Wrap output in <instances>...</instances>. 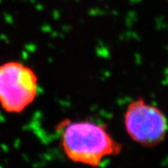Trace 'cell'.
Here are the masks:
<instances>
[{"label": "cell", "mask_w": 168, "mask_h": 168, "mask_svg": "<svg viewBox=\"0 0 168 168\" xmlns=\"http://www.w3.org/2000/svg\"><path fill=\"white\" fill-rule=\"evenodd\" d=\"M60 145L65 156L74 163L100 167L109 157L122 151V145L105 124L92 120H62L57 125Z\"/></svg>", "instance_id": "cell-1"}, {"label": "cell", "mask_w": 168, "mask_h": 168, "mask_svg": "<svg viewBox=\"0 0 168 168\" xmlns=\"http://www.w3.org/2000/svg\"><path fill=\"white\" fill-rule=\"evenodd\" d=\"M39 93V78L31 67L17 60L0 64V107L20 114L31 106Z\"/></svg>", "instance_id": "cell-2"}, {"label": "cell", "mask_w": 168, "mask_h": 168, "mask_svg": "<svg viewBox=\"0 0 168 168\" xmlns=\"http://www.w3.org/2000/svg\"><path fill=\"white\" fill-rule=\"evenodd\" d=\"M124 125L133 142L149 149L164 142L168 133V119L163 111L143 98L129 103L124 112Z\"/></svg>", "instance_id": "cell-3"}]
</instances>
